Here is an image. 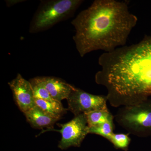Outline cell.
<instances>
[{
    "label": "cell",
    "instance_id": "1",
    "mask_svg": "<svg viewBox=\"0 0 151 151\" xmlns=\"http://www.w3.org/2000/svg\"><path fill=\"white\" fill-rule=\"evenodd\" d=\"M95 82L105 86L113 107L129 106L151 97V36L99 57Z\"/></svg>",
    "mask_w": 151,
    "mask_h": 151
},
{
    "label": "cell",
    "instance_id": "2",
    "mask_svg": "<svg viewBox=\"0 0 151 151\" xmlns=\"http://www.w3.org/2000/svg\"><path fill=\"white\" fill-rule=\"evenodd\" d=\"M137 22L127 2L95 0L71 22L76 50L83 57L95 50L111 52L125 46Z\"/></svg>",
    "mask_w": 151,
    "mask_h": 151
},
{
    "label": "cell",
    "instance_id": "3",
    "mask_svg": "<svg viewBox=\"0 0 151 151\" xmlns=\"http://www.w3.org/2000/svg\"><path fill=\"white\" fill-rule=\"evenodd\" d=\"M84 1L49 0L41 2L30 24L32 33L46 30L72 16Z\"/></svg>",
    "mask_w": 151,
    "mask_h": 151
},
{
    "label": "cell",
    "instance_id": "4",
    "mask_svg": "<svg viewBox=\"0 0 151 151\" xmlns=\"http://www.w3.org/2000/svg\"><path fill=\"white\" fill-rule=\"evenodd\" d=\"M115 119L130 134L139 137L151 136V100L124 106L117 112Z\"/></svg>",
    "mask_w": 151,
    "mask_h": 151
},
{
    "label": "cell",
    "instance_id": "5",
    "mask_svg": "<svg viewBox=\"0 0 151 151\" xmlns=\"http://www.w3.org/2000/svg\"><path fill=\"white\" fill-rule=\"evenodd\" d=\"M68 109L77 116L97 110H108L107 96L94 95L75 87L67 99Z\"/></svg>",
    "mask_w": 151,
    "mask_h": 151
},
{
    "label": "cell",
    "instance_id": "6",
    "mask_svg": "<svg viewBox=\"0 0 151 151\" xmlns=\"http://www.w3.org/2000/svg\"><path fill=\"white\" fill-rule=\"evenodd\" d=\"M58 125L61 127L60 130L57 131L61 134L58 145L61 150L71 147H80L86 135L89 134V127L85 114L76 116L70 122Z\"/></svg>",
    "mask_w": 151,
    "mask_h": 151
},
{
    "label": "cell",
    "instance_id": "7",
    "mask_svg": "<svg viewBox=\"0 0 151 151\" xmlns=\"http://www.w3.org/2000/svg\"><path fill=\"white\" fill-rule=\"evenodd\" d=\"M8 84L17 105L23 113H25L35 106V98L29 81L18 73Z\"/></svg>",
    "mask_w": 151,
    "mask_h": 151
},
{
    "label": "cell",
    "instance_id": "8",
    "mask_svg": "<svg viewBox=\"0 0 151 151\" xmlns=\"http://www.w3.org/2000/svg\"><path fill=\"white\" fill-rule=\"evenodd\" d=\"M40 78L52 99L59 102L64 99L67 100L75 87L56 77L44 76Z\"/></svg>",
    "mask_w": 151,
    "mask_h": 151
},
{
    "label": "cell",
    "instance_id": "9",
    "mask_svg": "<svg viewBox=\"0 0 151 151\" xmlns=\"http://www.w3.org/2000/svg\"><path fill=\"white\" fill-rule=\"evenodd\" d=\"M24 114L27 122L35 129H52L54 124L59 120L49 115L37 105Z\"/></svg>",
    "mask_w": 151,
    "mask_h": 151
},
{
    "label": "cell",
    "instance_id": "10",
    "mask_svg": "<svg viewBox=\"0 0 151 151\" xmlns=\"http://www.w3.org/2000/svg\"><path fill=\"white\" fill-rule=\"evenodd\" d=\"M36 105L54 118L59 119L66 112L67 109L63 108L61 102L56 100H40L35 99Z\"/></svg>",
    "mask_w": 151,
    "mask_h": 151
},
{
    "label": "cell",
    "instance_id": "11",
    "mask_svg": "<svg viewBox=\"0 0 151 151\" xmlns=\"http://www.w3.org/2000/svg\"><path fill=\"white\" fill-rule=\"evenodd\" d=\"M86 115L89 127H96L114 120V117L108 110H97L88 113Z\"/></svg>",
    "mask_w": 151,
    "mask_h": 151
},
{
    "label": "cell",
    "instance_id": "12",
    "mask_svg": "<svg viewBox=\"0 0 151 151\" xmlns=\"http://www.w3.org/2000/svg\"><path fill=\"white\" fill-rule=\"evenodd\" d=\"M29 82L31 84L35 99L50 101L54 100L44 85L40 77L32 78L29 80Z\"/></svg>",
    "mask_w": 151,
    "mask_h": 151
},
{
    "label": "cell",
    "instance_id": "13",
    "mask_svg": "<svg viewBox=\"0 0 151 151\" xmlns=\"http://www.w3.org/2000/svg\"><path fill=\"white\" fill-rule=\"evenodd\" d=\"M114 128L113 121H109L96 127H89V134L100 135L108 140L114 134Z\"/></svg>",
    "mask_w": 151,
    "mask_h": 151
},
{
    "label": "cell",
    "instance_id": "14",
    "mask_svg": "<svg viewBox=\"0 0 151 151\" xmlns=\"http://www.w3.org/2000/svg\"><path fill=\"white\" fill-rule=\"evenodd\" d=\"M108 141L111 142L116 149L127 151L131 142V139L129 137V134L114 133Z\"/></svg>",
    "mask_w": 151,
    "mask_h": 151
},
{
    "label": "cell",
    "instance_id": "15",
    "mask_svg": "<svg viewBox=\"0 0 151 151\" xmlns=\"http://www.w3.org/2000/svg\"><path fill=\"white\" fill-rule=\"evenodd\" d=\"M23 1V0H7V1H6V2L7 6L10 7L18 3L22 2L23 1Z\"/></svg>",
    "mask_w": 151,
    "mask_h": 151
},
{
    "label": "cell",
    "instance_id": "16",
    "mask_svg": "<svg viewBox=\"0 0 151 151\" xmlns=\"http://www.w3.org/2000/svg\"><path fill=\"white\" fill-rule=\"evenodd\" d=\"M151 100V99H150Z\"/></svg>",
    "mask_w": 151,
    "mask_h": 151
}]
</instances>
